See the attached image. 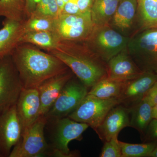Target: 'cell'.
<instances>
[{
  "mask_svg": "<svg viewBox=\"0 0 157 157\" xmlns=\"http://www.w3.org/2000/svg\"><path fill=\"white\" fill-rule=\"evenodd\" d=\"M23 88H37L43 82L69 68L56 57L29 43H21L11 56Z\"/></svg>",
  "mask_w": 157,
  "mask_h": 157,
  "instance_id": "1",
  "label": "cell"
},
{
  "mask_svg": "<svg viewBox=\"0 0 157 157\" xmlns=\"http://www.w3.org/2000/svg\"><path fill=\"white\" fill-rule=\"evenodd\" d=\"M47 52L63 62L88 89L107 77V63L85 41H60L56 48Z\"/></svg>",
  "mask_w": 157,
  "mask_h": 157,
  "instance_id": "2",
  "label": "cell"
},
{
  "mask_svg": "<svg viewBox=\"0 0 157 157\" xmlns=\"http://www.w3.org/2000/svg\"><path fill=\"white\" fill-rule=\"evenodd\" d=\"M47 123L51 128L48 156H77V152L70 151L68 145L72 140H81L82 134L89 126L73 120L68 117L47 121Z\"/></svg>",
  "mask_w": 157,
  "mask_h": 157,
  "instance_id": "3",
  "label": "cell"
},
{
  "mask_svg": "<svg viewBox=\"0 0 157 157\" xmlns=\"http://www.w3.org/2000/svg\"><path fill=\"white\" fill-rule=\"evenodd\" d=\"M127 48L140 70L157 75V29L136 31L129 36Z\"/></svg>",
  "mask_w": 157,
  "mask_h": 157,
  "instance_id": "4",
  "label": "cell"
},
{
  "mask_svg": "<svg viewBox=\"0 0 157 157\" xmlns=\"http://www.w3.org/2000/svg\"><path fill=\"white\" fill-rule=\"evenodd\" d=\"M129 36H125L110 25H94L91 33L85 42L97 55L107 63L126 48Z\"/></svg>",
  "mask_w": 157,
  "mask_h": 157,
  "instance_id": "5",
  "label": "cell"
},
{
  "mask_svg": "<svg viewBox=\"0 0 157 157\" xmlns=\"http://www.w3.org/2000/svg\"><path fill=\"white\" fill-rule=\"evenodd\" d=\"M47 122L45 116H41L24 130L9 157L48 156L49 147L45 135Z\"/></svg>",
  "mask_w": 157,
  "mask_h": 157,
  "instance_id": "6",
  "label": "cell"
},
{
  "mask_svg": "<svg viewBox=\"0 0 157 157\" xmlns=\"http://www.w3.org/2000/svg\"><path fill=\"white\" fill-rule=\"evenodd\" d=\"M94 26L90 12L61 14L55 19L52 32L59 41H85Z\"/></svg>",
  "mask_w": 157,
  "mask_h": 157,
  "instance_id": "7",
  "label": "cell"
},
{
  "mask_svg": "<svg viewBox=\"0 0 157 157\" xmlns=\"http://www.w3.org/2000/svg\"><path fill=\"white\" fill-rule=\"evenodd\" d=\"M119 104L117 98L101 99L88 94L68 117L87 124L94 130L98 128L113 107Z\"/></svg>",
  "mask_w": 157,
  "mask_h": 157,
  "instance_id": "8",
  "label": "cell"
},
{
  "mask_svg": "<svg viewBox=\"0 0 157 157\" xmlns=\"http://www.w3.org/2000/svg\"><path fill=\"white\" fill-rule=\"evenodd\" d=\"M89 91L88 88L79 79H74L73 77L71 78L45 114L47 121L68 117L87 95Z\"/></svg>",
  "mask_w": 157,
  "mask_h": 157,
  "instance_id": "9",
  "label": "cell"
},
{
  "mask_svg": "<svg viewBox=\"0 0 157 157\" xmlns=\"http://www.w3.org/2000/svg\"><path fill=\"white\" fill-rule=\"evenodd\" d=\"M23 86L11 56L0 63V113L16 105Z\"/></svg>",
  "mask_w": 157,
  "mask_h": 157,
  "instance_id": "10",
  "label": "cell"
},
{
  "mask_svg": "<svg viewBox=\"0 0 157 157\" xmlns=\"http://www.w3.org/2000/svg\"><path fill=\"white\" fill-rule=\"evenodd\" d=\"M21 128L16 105L0 113V156L9 157L21 137Z\"/></svg>",
  "mask_w": 157,
  "mask_h": 157,
  "instance_id": "11",
  "label": "cell"
},
{
  "mask_svg": "<svg viewBox=\"0 0 157 157\" xmlns=\"http://www.w3.org/2000/svg\"><path fill=\"white\" fill-rule=\"evenodd\" d=\"M157 80V75L144 72L137 78L124 82L117 99L119 104L130 109L143 99L147 91Z\"/></svg>",
  "mask_w": 157,
  "mask_h": 157,
  "instance_id": "12",
  "label": "cell"
},
{
  "mask_svg": "<svg viewBox=\"0 0 157 157\" xmlns=\"http://www.w3.org/2000/svg\"><path fill=\"white\" fill-rule=\"evenodd\" d=\"M130 115L128 108L118 104L109 110L95 132L100 139L104 141L117 138L123 129L131 127Z\"/></svg>",
  "mask_w": 157,
  "mask_h": 157,
  "instance_id": "13",
  "label": "cell"
},
{
  "mask_svg": "<svg viewBox=\"0 0 157 157\" xmlns=\"http://www.w3.org/2000/svg\"><path fill=\"white\" fill-rule=\"evenodd\" d=\"M107 78L121 82L137 78L144 73L133 60L127 47L107 62Z\"/></svg>",
  "mask_w": 157,
  "mask_h": 157,
  "instance_id": "14",
  "label": "cell"
},
{
  "mask_svg": "<svg viewBox=\"0 0 157 157\" xmlns=\"http://www.w3.org/2000/svg\"><path fill=\"white\" fill-rule=\"evenodd\" d=\"M40 107V97L37 88H23L16 104L22 132L39 117Z\"/></svg>",
  "mask_w": 157,
  "mask_h": 157,
  "instance_id": "15",
  "label": "cell"
},
{
  "mask_svg": "<svg viewBox=\"0 0 157 157\" xmlns=\"http://www.w3.org/2000/svg\"><path fill=\"white\" fill-rule=\"evenodd\" d=\"M73 74L69 69L46 80L37 88L41 103L39 116H45L49 111L67 82L73 77Z\"/></svg>",
  "mask_w": 157,
  "mask_h": 157,
  "instance_id": "16",
  "label": "cell"
},
{
  "mask_svg": "<svg viewBox=\"0 0 157 157\" xmlns=\"http://www.w3.org/2000/svg\"><path fill=\"white\" fill-rule=\"evenodd\" d=\"M23 23L6 18L3 21V27L0 29V63L5 58L11 56L20 44Z\"/></svg>",
  "mask_w": 157,
  "mask_h": 157,
  "instance_id": "17",
  "label": "cell"
},
{
  "mask_svg": "<svg viewBox=\"0 0 157 157\" xmlns=\"http://www.w3.org/2000/svg\"><path fill=\"white\" fill-rule=\"evenodd\" d=\"M137 7V0H121L109 24L125 35L132 28L136 19Z\"/></svg>",
  "mask_w": 157,
  "mask_h": 157,
  "instance_id": "18",
  "label": "cell"
},
{
  "mask_svg": "<svg viewBox=\"0 0 157 157\" xmlns=\"http://www.w3.org/2000/svg\"><path fill=\"white\" fill-rule=\"evenodd\" d=\"M120 0H94L90 14L94 25L109 24Z\"/></svg>",
  "mask_w": 157,
  "mask_h": 157,
  "instance_id": "19",
  "label": "cell"
},
{
  "mask_svg": "<svg viewBox=\"0 0 157 157\" xmlns=\"http://www.w3.org/2000/svg\"><path fill=\"white\" fill-rule=\"evenodd\" d=\"M152 107L148 101L142 99L130 109V126L143 135L152 120Z\"/></svg>",
  "mask_w": 157,
  "mask_h": 157,
  "instance_id": "20",
  "label": "cell"
},
{
  "mask_svg": "<svg viewBox=\"0 0 157 157\" xmlns=\"http://www.w3.org/2000/svg\"><path fill=\"white\" fill-rule=\"evenodd\" d=\"M138 30L157 29V0H137Z\"/></svg>",
  "mask_w": 157,
  "mask_h": 157,
  "instance_id": "21",
  "label": "cell"
},
{
  "mask_svg": "<svg viewBox=\"0 0 157 157\" xmlns=\"http://www.w3.org/2000/svg\"><path fill=\"white\" fill-rule=\"evenodd\" d=\"M59 40L51 31L29 32L23 33L20 39L21 43H29L47 52L56 48Z\"/></svg>",
  "mask_w": 157,
  "mask_h": 157,
  "instance_id": "22",
  "label": "cell"
},
{
  "mask_svg": "<svg viewBox=\"0 0 157 157\" xmlns=\"http://www.w3.org/2000/svg\"><path fill=\"white\" fill-rule=\"evenodd\" d=\"M0 17L24 22L28 18L25 0H0Z\"/></svg>",
  "mask_w": 157,
  "mask_h": 157,
  "instance_id": "23",
  "label": "cell"
},
{
  "mask_svg": "<svg viewBox=\"0 0 157 157\" xmlns=\"http://www.w3.org/2000/svg\"><path fill=\"white\" fill-rule=\"evenodd\" d=\"M124 82L111 80L107 77L91 88L88 94L101 99L117 98L120 94Z\"/></svg>",
  "mask_w": 157,
  "mask_h": 157,
  "instance_id": "24",
  "label": "cell"
},
{
  "mask_svg": "<svg viewBox=\"0 0 157 157\" xmlns=\"http://www.w3.org/2000/svg\"><path fill=\"white\" fill-rule=\"evenodd\" d=\"M122 157H149L157 145V142H146L141 144L126 143L119 140Z\"/></svg>",
  "mask_w": 157,
  "mask_h": 157,
  "instance_id": "25",
  "label": "cell"
},
{
  "mask_svg": "<svg viewBox=\"0 0 157 157\" xmlns=\"http://www.w3.org/2000/svg\"><path fill=\"white\" fill-rule=\"evenodd\" d=\"M55 19L32 15L23 24V33L29 32L51 31L53 29Z\"/></svg>",
  "mask_w": 157,
  "mask_h": 157,
  "instance_id": "26",
  "label": "cell"
},
{
  "mask_svg": "<svg viewBox=\"0 0 157 157\" xmlns=\"http://www.w3.org/2000/svg\"><path fill=\"white\" fill-rule=\"evenodd\" d=\"M60 14V12L56 0H38L32 15L55 19Z\"/></svg>",
  "mask_w": 157,
  "mask_h": 157,
  "instance_id": "27",
  "label": "cell"
},
{
  "mask_svg": "<svg viewBox=\"0 0 157 157\" xmlns=\"http://www.w3.org/2000/svg\"><path fill=\"white\" fill-rule=\"evenodd\" d=\"M101 157H122L121 151L118 138H113L104 141Z\"/></svg>",
  "mask_w": 157,
  "mask_h": 157,
  "instance_id": "28",
  "label": "cell"
},
{
  "mask_svg": "<svg viewBox=\"0 0 157 157\" xmlns=\"http://www.w3.org/2000/svg\"><path fill=\"white\" fill-rule=\"evenodd\" d=\"M143 135L144 142H157V119H152Z\"/></svg>",
  "mask_w": 157,
  "mask_h": 157,
  "instance_id": "29",
  "label": "cell"
},
{
  "mask_svg": "<svg viewBox=\"0 0 157 157\" xmlns=\"http://www.w3.org/2000/svg\"><path fill=\"white\" fill-rule=\"evenodd\" d=\"M80 13L77 0H69L65 4L61 14H76Z\"/></svg>",
  "mask_w": 157,
  "mask_h": 157,
  "instance_id": "30",
  "label": "cell"
},
{
  "mask_svg": "<svg viewBox=\"0 0 157 157\" xmlns=\"http://www.w3.org/2000/svg\"><path fill=\"white\" fill-rule=\"evenodd\" d=\"M152 106L157 104V80L147 91L143 98Z\"/></svg>",
  "mask_w": 157,
  "mask_h": 157,
  "instance_id": "31",
  "label": "cell"
},
{
  "mask_svg": "<svg viewBox=\"0 0 157 157\" xmlns=\"http://www.w3.org/2000/svg\"><path fill=\"white\" fill-rule=\"evenodd\" d=\"M94 0H77V5L81 13L90 12Z\"/></svg>",
  "mask_w": 157,
  "mask_h": 157,
  "instance_id": "32",
  "label": "cell"
},
{
  "mask_svg": "<svg viewBox=\"0 0 157 157\" xmlns=\"http://www.w3.org/2000/svg\"><path fill=\"white\" fill-rule=\"evenodd\" d=\"M38 0H25L26 11L28 18L35 11Z\"/></svg>",
  "mask_w": 157,
  "mask_h": 157,
  "instance_id": "33",
  "label": "cell"
},
{
  "mask_svg": "<svg viewBox=\"0 0 157 157\" xmlns=\"http://www.w3.org/2000/svg\"><path fill=\"white\" fill-rule=\"evenodd\" d=\"M152 117L153 119H157V104L152 107Z\"/></svg>",
  "mask_w": 157,
  "mask_h": 157,
  "instance_id": "34",
  "label": "cell"
},
{
  "mask_svg": "<svg viewBox=\"0 0 157 157\" xmlns=\"http://www.w3.org/2000/svg\"><path fill=\"white\" fill-rule=\"evenodd\" d=\"M59 9L60 14H61L62 11L63 9L64 6H65V2L64 0H56Z\"/></svg>",
  "mask_w": 157,
  "mask_h": 157,
  "instance_id": "35",
  "label": "cell"
},
{
  "mask_svg": "<svg viewBox=\"0 0 157 157\" xmlns=\"http://www.w3.org/2000/svg\"><path fill=\"white\" fill-rule=\"evenodd\" d=\"M149 157H157V145L153 151L150 155Z\"/></svg>",
  "mask_w": 157,
  "mask_h": 157,
  "instance_id": "36",
  "label": "cell"
},
{
  "mask_svg": "<svg viewBox=\"0 0 157 157\" xmlns=\"http://www.w3.org/2000/svg\"><path fill=\"white\" fill-rule=\"evenodd\" d=\"M69 0H64V2L65 4H66V3L68 1H69Z\"/></svg>",
  "mask_w": 157,
  "mask_h": 157,
  "instance_id": "37",
  "label": "cell"
},
{
  "mask_svg": "<svg viewBox=\"0 0 157 157\" xmlns=\"http://www.w3.org/2000/svg\"><path fill=\"white\" fill-rule=\"evenodd\" d=\"M0 157H1V156H0Z\"/></svg>",
  "mask_w": 157,
  "mask_h": 157,
  "instance_id": "38",
  "label": "cell"
},
{
  "mask_svg": "<svg viewBox=\"0 0 157 157\" xmlns=\"http://www.w3.org/2000/svg\"><path fill=\"white\" fill-rule=\"evenodd\" d=\"M120 1H121V0H120Z\"/></svg>",
  "mask_w": 157,
  "mask_h": 157,
  "instance_id": "39",
  "label": "cell"
}]
</instances>
